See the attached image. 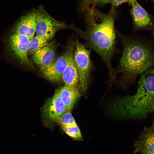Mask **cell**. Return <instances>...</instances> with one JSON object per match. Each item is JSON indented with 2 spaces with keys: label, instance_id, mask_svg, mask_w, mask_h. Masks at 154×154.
Returning a JSON list of instances; mask_svg holds the SVG:
<instances>
[{
  "label": "cell",
  "instance_id": "6da1fadb",
  "mask_svg": "<svg viewBox=\"0 0 154 154\" xmlns=\"http://www.w3.org/2000/svg\"><path fill=\"white\" fill-rule=\"evenodd\" d=\"M86 12L87 29L81 33L87 46L100 56L112 76L114 71L111 60L116 43L114 22L116 7L112 6L107 13L101 12L95 7Z\"/></svg>",
  "mask_w": 154,
  "mask_h": 154
},
{
  "label": "cell",
  "instance_id": "7a4b0ae2",
  "mask_svg": "<svg viewBox=\"0 0 154 154\" xmlns=\"http://www.w3.org/2000/svg\"><path fill=\"white\" fill-rule=\"evenodd\" d=\"M112 113L121 117L142 119L154 112V67L141 74L136 92L111 104Z\"/></svg>",
  "mask_w": 154,
  "mask_h": 154
},
{
  "label": "cell",
  "instance_id": "3957f363",
  "mask_svg": "<svg viewBox=\"0 0 154 154\" xmlns=\"http://www.w3.org/2000/svg\"><path fill=\"white\" fill-rule=\"evenodd\" d=\"M117 33L123 47L118 67L120 71L135 77L154 65V47L152 44L118 32Z\"/></svg>",
  "mask_w": 154,
  "mask_h": 154
},
{
  "label": "cell",
  "instance_id": "277c9868",
  "mask_svg": "<svg viewBox=\"0 0 154 154\" xmlns=\"http://www.w3.org/2000/svg\"><path fill=\"white\" fill-rule=\"evenodd\" d=\"M74 44L73 58L79 76V86L82 91L85 92L87 89L90 73L94 67L90 58V50L77 40Z\"/></svg>",
  "mask_w": 154,
  "mask_h": 154
},
{
  "label": "cell",
  "instance_id": "5b68a950",
  "mask_svg": "<svg viewBox=\"0 0 154 154\" xmlns=\"http://www.w3.org/2000/svg\"><path fill=\"white\" fill-rule=\"evenodd\" d=\"M36 21L37 35L44 37L48 41L52 39L58 31L67 27L64 22L52 17L42 6L36 10Z\"/></svg>",
  "mask_w": 154,
  "mask_h": 154
},
{
  "label": "cell",
  "instance_id": "8992f818",
  "mask_svg": "<svg viewBox=\"0 0 154 154\" xmlns=\"http://www.w3.org/2000/svg\"><path fill=\"white\" fill-rule=\"evenodd\" d=\"M130 13L132 17L133 30L152 31L154 28L153 22L151 16L140 5L137 0H132Z\"/></svg>",
  "mask_w": 154,
  "mask_h": 154
},
{
  "label": "cell",
  "instance_id": "52a82bcc",
  "mask_svg": "<svg viewBox=\"0 0 154 154\" xmlns=\"http://www.w3.org/2000/svg\"><path fill=\"white\" fill-rule=\"evenodd\" d=\"M69 48L61 56L49 64L40 67L43 75L49 80L57 82L62 78L63 72L67 65Z\"/></svg>",
  "mask_w": 154,
  "mask_h": 154
},
{
  "label": "cell",
  "instance_id": "ba28073f",
  "mask_svg": "<svg viewBox=\"0 0 154 154\" xmlns=\"http://www.w3.org/2000/svg\"><path fill=\"white\" fill-rule=\"evenodd\" d=\"M31 39L25 36L15 33L10 36L8 44L10 50L16 58L23 64H31L27 56V45Z\"/></svg>",
  "mask_w": 154,
  "mask_h": 154
},
{
  "label": "cell",
  "instance_id": "9c48e42d",
  "mask_svg": "<svg viewBox=\"0 0 154 154\" xmlns=\"http://www.w3.org/2000/svg\"><path fill=\"white\" fill-rule=\"evenodd\" d=\"M134 153L138 154L154 153V122L145 127L137 139L134 143Z\"/></svg>",
  "mask_w": 154,
  "mask_h": 154
},
{
  "label": "cell",
  "instance_id": "30bf717a",
  "mask_svg": "<svg viewBox=\"0 0 154 154\" xmlns=\"http://www.w3.org/2000/svg\"><path fill=\"white\" fill-rule=\"evenodd\" d=\"M66 111L58 90L47 101L43 108V113L46 119L51 122L55 121L57 117Z\"/></svg>",
  "mask_w": 154,
  "mask_h": 154
},
{
  "label": "cell",
  "instance_id": "8fae6325",
  "mask_svg": "<svg viewBox=\"0 0 154 154\" xmlns=\"http://www.w3.org/2000/svg\"><path fill=\"white\" fill-rule=\"evenodd\" d=\"M36 16L34 10L22 16L16 25V33L32 38L36 32Z\"/></svg>",
  "mask_w": 154,
  "mask_h": 154
},
{
  "label": "cell",
  "instance_id": "7c38bea8",
  "mask_svg": "<svg viewBox=\"0 0 154 154\" xmlns=\"http://www.w3.org/2000/svg\"><path fill=\"white\" fill-rule=\"evenodd\" d=\"M73 46L69 47V53L66 67L62 74V78L65 86L76 88L79 81V76L73 58Z\"/></svg>",
  "mask_w": 154,
  "mask_h": 154
},
{
  "label": "cell",
  "instance_id": "4fadbf2b",
  "mask_svg": "<svg viewBox=\"0 0 154 154\" xmlns=\"http://www.w3.org/2000/svg\"><path fill=\"white\" fill-rule=\"evenodd\" d=\"M55 52V45L52 42L34 53L33 60L34 62L40 67L45 66L54 60Z\"/></svg>",
  "mask_w": 154,
  "mask_h": 154
},
{
  "label": "cell",
  "instance_id": "5bb4252c",
  "mask_svg": "<svg viewBox=\"0 0 154 154\" xmlns=\"http://www.w3.org/2000/svg\"><path fill=\"white\" fill-rule=\"evenodd\" d=\"M58 91L60 97L67 111H70L80 96L79 91L77 88H73L66 86Z\"/></svg>",
  "mask_w": 154,
  "mask_h": 154
},
{
  "label": "cell",
  "instance_id": "9a60e30c",
  "mask_svg": "<svg viewBox=\"0 0 154 154\" xmlns=\"http://www.w3.org/2000/svg\"><path fill=\"white\" fill-rule=\"evenodd\" d=\"M48 40L44 37L37 35L31 39L28 44V52L33 54L47 45Z\"/></svg>",
  "mask_w": 154,
  "mask_h": 154
},
{
  "label": "cell",
  "instance_id": "2e32d148",
  "mask_svg": "<svg viewBox=\"0 0 154 154\" xmlns=\"http://www.w3.org/2000/svg\"><path fill=\"white\" fill-rule=\"evenodd\" d=\"M55 122L62 127H67L76 125V121L70 111H66L57 117Z\"/></svg>",
  "mask_w": 154,
  "mask_h": 154
},
{
  "label": "cell",
  "instance_id": "e0dca14e",
  "mask_svg": "<svg viewBox=\"0 0 154 154\" xmlns=\"http://www.w3.org/2000/svg\"><path fill=\"white\" fill-rule=\"evenodd\" d=\"M61 127L65 133L74 140L79 141L83 140L82 135L77 124Z\"/></svg>",
  "mask_w": 154,
  "mask_h": 154
},
{
  "label": "cell",
  "instance_id": "ac0fdd59",
  "mask_svg": "<svg viewBox=\"0 0 154 154\" xmlns=\"http://www.w3.org/2000/svg\"><path fill=\"white\" fill-rule=\"evenodd\" d=\"M110 0H82L80 9L82 11L86 12L92 7L98 6H104L110 3Z\"/></svg>",
  "mask_w": 154,
  "mask_h": 154
},
{
  "label": "cell",
  "instance_id": "d6986e66",
  "mask_svg": "<svg viewBox=\"0 0 154 154\" xmlns=\"http://www.w3.org/2000/svg\"><path fill=\"white\" fill-rule=\"evenodd\" d=\"M132 0H110V3L112 6L116 7L124 3H127L130 5Z\"/></svg>",
  "mask_w": 154,
  "mask_h": 154
},
{
  "label": "cell",
  "instance_id": "ffe728a7",
  "mask_svg": "<svg viewBox=\"0 0 154 154\" xmlns=\"http://www.w3.org/2000/svg\"><path fill=\"white\" fill-rule=\"evenodd\" d=\"M152 34L154 36V29L152 30Z\"/></svg>",
  "mask_w": 154,
  "mask_h": 154
},
{
  "label": "cell",
  "instance_id": "44dd1931",
  "mask_svg": "<svg viewBox=\"0 0 154 154\" xmlns=\"http://www.w3.org/2000/svg\"><path fill=\"white\" fill-rule=\"evenodd\" d=\"M154 154V153H152V154Z\"/></svg>",
  "mask_w": 154,
  "mask_h": 154
}]
</instances>
